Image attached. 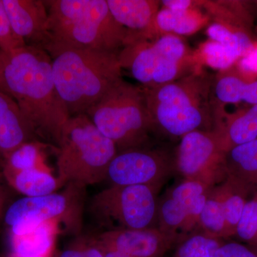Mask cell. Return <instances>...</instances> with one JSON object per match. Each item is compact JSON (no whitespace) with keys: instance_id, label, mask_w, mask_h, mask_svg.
I'll return each instance as SVG.
<instances>
[{"instance_id":"obj_1","label":"cell","mask_w":257,"mask_h":257,"mask_svg":"<svg viewBox=\"0 0 257 257\" xmlns=\"http://www.w3.org/2000/svg\"><path fill=\"white\" fill-rule=\"evenodd\" d=\"M0 92L17 103L40 141L57 148L71 116L56 89L46 51L27 45L0 50Z\"/></svg>"},{"instance_id":"obj_2","label":"cell","mask_w":257,"mask_h":257,"mask_svg":"<svg viewBox=\"0 0 257 257\" xmlns=\"http://www.w3.org/2000/svg\"><path fill=\"white\" fill-rule=\"evenodd\" d=\"M214 77L202 68L174 82L142 87L155 130L180 138L194 131H214Z\"/></svg>"},{"instance_id":"obj_3","label":"cell","mask_w":257,"mask_h":257,"mask_svg":"<svg viewBox=\"0 0 257 257\" xmlns=\"http://www.w3.org/2000/svg\"><path fill=\"white\" fill-rule=\"evenodd\" d=\"M119 52L73 48L47 51L56 89L69 116L86 114L122 79Z\"/></svg>"},{"instance_id":"obj_4","label":"cell","mask_w":257,"mask_h":257,"mask_svg":"<svg viewBox=\"0 0 257 257\" xmlns=\"http://www.w3.org/2000/svg\"><path fill=\"white\" fill-rule=\"evenodd\" d=\"M45 50L73 48L119 52L127 30L113 18L106 0H49Z\"/></svg>"},{"instance_id":"obj_5","label":"cell","mask_w":257,"mask_h":257,"mask_svg":"<svg viewBox=\"0 0 257 257\" xmlns=\"http://www.w3.org/2000/svg\"><path fill=\"white\" fill-rule=\"evenodd\" d=\"M57 150V178L62 187L83 188L105 181L109 164L118 153L114 143L86 114L69 118Z\"/></svg>"},{"instance_id":"obj_6","label":"cell","mask_w":257,"mask_h":257,"mask_svg":"<svg viewBox=\"0 0 257 257\" xmlns=\"http://www.w3.org/2000/svg\"><path fill=\"white\" fill-rule=\"evenodd\" d=\"M118 152L145 148L155 131L143 87L121 79L86 113Z\"/></svg>"},{"instance_id":"obj_7","label":"cell","mask_w":257,"mask_h":257,"mask_svg":"<svg viewBox=\"0 0 257 257\" xmlns=\"http://www.w3.org/2000/svg\"><path fill=\"white\" fill-rule=\"evenodd\" d=\"M118 57L121 69L128 71L143 87L174 82L204 68L195 50L175 35L130 42L120 50Z\"/></svg>"},{"instance_id":"obj_8","label":"cell","mask_w":257,"mask_h":257,"mask_svg":"<svg viewBox=\"0 0 257 257\" xmlns=\"http://www.w3.org/2000/svg\"><path fill=\"white\" fill-rule=\"evenodd\" d=\"M84 190L69 184L61 192L18 199L8 208L5 216L11 236L28 234L49 221L58 222L67 232L79 233L82 229Z\"/></svg>"},{"instance_id":"obj_9","label":"cell","mask_w":257,"mask_h":257,"mask_svg":"<svg viewBox=\"0 0 257 257\" xmlns=\"http://www.w3.org/2000/svg\"><path fill=\"white\" fill-rule=\"evenodd\" d=\"M160 192L146 185H111L94 196L90 209L108 230L157 227Z\"/></svg>"},{"instance_id":"obj_10","label":"cell","mask_w":257,"mask_h":257,"mask_svg":"<svg viewBox=\"0 0 257 257\" xmlns=\"http://www.w3.org/2000/svg\"><path fill=\"white\" fill-rule=\"evenodd\" d=\"M174 163L175 174L183 179L210 187L227 177L226 152L215 130L194 131L182 137L174 155Z\"/></svg>"},{"instance_id":"obj_11","label":"cell","mask_w":257,"mask_h":257,"mask_svg":"<svg viewBox=\"0 0 257 257\" xmlns=\"http://www.w3.org/2000/svg\"><path fill=\"white\" fill-rule=\"evenodd\" d=\"M211 188L186 179L171 187L159 199L157 228L180 240L199 232V218Z\"/></svg>"},{"instance_id":"obj_12","label":"cell","mask_w":257,"mask_h":257,"mask_svg":"<svg viewBox=\"0 0 257 257\" xmlns=\"http://www.w3.org/2000/svg\"><path fill=\"white\" fill-rule=\"evenodd\" d=\"M175 174L174 155L145 147L118 152L109 164L106 180L113 186L146 185L160 190Z\"/></svg>"},{"instance_id":"obj_13","label":"cell","mask_w":257,"mask_h":257,"mask_svg":"<svg viewBox=\"0 0 257 257\" xmlns=\"http://www.w3.org/2000/svg\"><path fill=\"white\" fill-rule=\"evenodd\" d=\"M247 187L227 175L222 182L211 187L199 218V232L218 239L236 234V226L247 202Z\"/></svg>"},{"instance_id":"obj_14","label":"cell","mask_w":257,"mask_h":257,"mask_svg":"<svg viewBox=\"0 0 257 257\" xmlns=\"http://www.w3.org/2000/svg\"><path fill=\"white\" fill-rule=\"evenodd\" d=\"M104 247L132 257H163L181 241L157 227L145 229H111L94 237Z\"/></svg>"},{"instance_id":"obj_15","label":"cell","mask_w":257,"mask_h":257,"mask_svg":"<svg viewBox=\"0 0 257 257\" xmlns=\"http://www.w3.org/2000/svg\"><path fill=\"white\" fill-rule=\"evenodd\" d=\"M12 29L27 46L45 49L49 14L45 1L3 0Z\"/></svg>"},{"instance_id":"obj_16","label":"cell","mask_w":257,"mask_h":257,"mask_svg":"<svg viewBox=\"0 0 257 257\" xmlns=\"http://www.w3.org/2000/svg\"><path fill=\"white\" fill-rule=\"evenodd\" d=\"M210 18L202 8L171 10L161 8L151 25L143 31L128 32L125 45L137 40H152L165 35H190L200 30Z\"/></svg>"},{"instance_id":"obj_17","label":"cell","mask_w":257,"mask_h":257,"mask_svg":"<svg viewBox=\"0 0 257 257\" xmlns=\"http://www.w3.org/2000/svg\"><path fill=\"white\" fill-rule=\"evenodd\" d=\"M215 131L225 152L233 147L257 139V104L236 112L216 108Z\"/></svg>"},{"instance_id":"obj_18","label":"cell","mask_w":257,"mask_h":257,"mask_svg":"<svg viewBox=\"0 0 257 257\" xmlns=\"http://www.w3.org/2000/svg\"><path fill=\"white\" fill-rule=\"evenodd\" d=\"M40 141L17 103L0 92V152L8 157L17 148Z\"/></svg>"},{"instance_id":"obj_19","label":"cell","mask_w":257,"mask_h":257,"mask_svg":"<svg viewBox=\"0 0 257 257\" xmlns=\"http://www.w3.org/2000/svg\"><path fill=\"white\" fill-rule=\"evenodd\" d=\"M213 102L224 107L226 104L246 102L257 104V81L247 82L243 79L234 66L219 71L214 77Z\"/></svg>"},{"instance_id":"obj_20","label":"cell","mask_w":257,"mask_h":257,"mask_svg":"<svg viewBox=\"0 0 257 257\" xmlns=\"http://www.w3.org/2000/svg\"><path fill=\"white\" fill-rule=\"evenodd\" d=\"M114 20L128 32L146 30L160 10L159 0H106Z\"/></svg>"},{"instance_id":"obj_21","label":"cell","mask_w":257,"mask_h":257,"mask_svg":"<svg viewBox=\"0 0 257 257\" xmlns=\"http://www.w3.org/2000/svg\"><path fill=\"white\" fill-rule=\"evenodd\" d=\"M62 232L56 221L42 223L22 236H11L13 254L10 257H52L57 236Z\"/></svg>"},{"instance_id":"obj_22","label":"cell","mask_w":257,"mask_h":257,"mask_svg":"<svg viewBox=\"0 0 257 257\" xmlns=\"http://www.w3.org/2000/svg\"><path fill=\"white\" fill-rule=\"evenodd\" d=\"M204 9L214 23L223 24L249 32L253 31V15L248 2L240 0L202 1Z\"/></svg>"},{"instance_id":"obj_23","label":"cell","mask_w":257,"mask_h":257,"mask_svg":"<svg viewBox=\"0 0 257 257\" xmlns=\"http://www.w3.org/2000/svg\"><path fill=\"white\" fill-rule=\"evenodd\" d=\"M6 175L13 187L25 197L48 195L57 192L62 187L50 168L34 169Z\"/></svg>"},{"instance_id":"obj_24","label":"cell","mask_w":257,"mask_h":257,"mask_svg":"<svg viewBox=\"0 0 257 257\" xmlns=\"http://www.w3.org/2000/svg\"><path fill=\"white\" fill-rule=\"evenodd\" d=\"M227 175L249 185L257 184V139L226 152Z\"/></svg>"},{"instance_id":"obj_25","label":"cell","mask_w":257,"mask_h":257,"mask_svg":"<svg viewBox=\"0 0 257 257\" xmlns=\"http://www.w3.org/2000/svg\"><path fill=\"white\" fill-rule=\"evenodd\" d=\"M46 146L50 145L41 141H32L17 148L6 157V174L34 169H50L44 152Z\"/></svg>"},{"instance_id":"obj_26","label":"cell","mask_w":257,"mask_h":257,"mask_svg":"<svg viewBox=\"0 0 257 257\" xmlns=\"http://www.w3.org/2000/svg\"><path fill=\"white\" fill-rule=\"evenodd\" d=\"M202 67L223 71L233 67L240 57L234 51L214 40H207L195 50Z\"/></svg>"},{"instance_id":"obj_27","label":"cell","mask_w":257,"mask_h":257,"mask_svg":"<svg viewBox=\"0 0 257 257\" xmlns=\"http://www.w3.org/2000/svg\"><path fill=\"white\" fill-rule=\"evenodd\" d=\"M221 243V239L195 232L181 240L171 257H214Z\"/></svg>"},{"instance_id":"obj_28","label":"cell","mask_w":257,"mask_h":257,"mask_svg":"<svg viewBox=\"0 0 257 257\" xmlns=\"http://www.w3.org/2000/svg\"><path fill=\"white\" fill-rule=\"evenodd\" d=\"M236 234L251 245L257 243V195L245 204Z\"/></svg>"},{"instance_id":"obj_29","label":"cell","mask_w":257,"mask_h":257,"mask_svg":"<svg viewBox=\"0 0 257 257\" xmlns=\"http://www.w3.org/2000/svg\"><path fill=\"white\" fill-rule=\"evenodd\" d=\"M26 46L12 29L3 0H0V50L5 52Z\"/></svg>"},{"instance_id":"obj_30","label":"cell","mask_w":257,"mask_h":257,"mask_svg":"<svg viewBox=\"0 0 257 257\" xmlns=\"http://www.w3.org/2000/svg\"><path fill=\"white\" fill-rule=\"evenodd\" d=\"M235 69L247 82L257 81V41L253 50L234 64Z\"/></svg>"},{"instance_id":"obj_31","label":"cell","mask_w":257,"mask_h":257,"mask_svg":"<svg viewBox=\"0 0 257 257\" xmlns=\"http://www.w3.org/2000/svg\"><path fill=\"white\" fill-rule=\"evenodd\" d=\"M214 257H257L251 248L236 242L221 243Z\"/></svg>"},{"instance_id":"obj_32","label":"cell","mask_w":257,"mask_h":257,"mask_svg":"<svg viewBox=\"0 0 257 257\" xmlns=\"http://www.w3.org/2000/svg\"><path fill=\"white\" fill-rule=\"evenodd\" d=\"M77 241L84 257H104L100 246L96 243L94 238H79Z\"/></svg>"},{"instance_id":"obj_33","label":"cell","mask_w":257,"mask_h":257,"mask_svg":"<svg viewBox=\"0 0 257 257\" xmlns=\"http://www.w3.org/2000/svg\"><path fill=\"white\" fill-rule=\"evenodd\" d=\"M202 1L194 0H164L161 1L162 8L171 10H186L192 8H201Z\"/></svg>"},{"instance_id":"obj_34","label":"cell","mask_w":257,"mask_h":257,"mask_svg":"<svg viewBox=\"0 0 257 257\" xmlns=\"http://www.w3.org/2000/svg\"><path fill=\"white\" fill-rule=\"evenodd\" d=\"M58 257H84L82 249L79 246L77 240L74 241L73 244L69 247L66 248L58 255Z\"/></svg>"},{"instance_id":"obj_35","label":"cell","mask_w":257,"mask_h":257,"mask_svg":"<svg viewBox=\"0 0 257 257\" xmlns=\"http://www.w3.org/2000/svg\"><path fill=\"white\" fill-rule=\"evenodd\" d=\"M98 245L100 246L101 251H102L103 252V254H104V257H132L128 256L127 254H126V253L117 251V250L111 249V248L104 247V246H100L99 243H98Z\"/></svg>"},{"instance_id":"obj_36","label":"cell","mask_w":257,"mask_h":257,"mask_svg":"<svg viewBox=\"0 0 257 257\" xmlns=\"http://www.w3.org/2000/svg\"><path fill=\"white\" fill-rule=\"evenodd\" d=\"M250 248H251V249H252L253 251L257 254V243H256V244L251 245V246Z\"/></svg>"},{"instance_id":"obj_37","label":"cell","mask_w":257,"mask_h":257,"mask_svg":"<svg viewBox=\"0 0 257 257\" xmlns=\"http://www.w3.org/2000/svg\"><path fill=\"white\" fill-rule=\"evenodd\" d=\"M253 3H255V4H256V5H257V1H254V2H253Z\"/></svg>"},{"instance_id":"obj_38","label":"cell","mask_w":257,"mask_h":257,"mask_svg":"<svg viewBox=\"0 0 257 257\" xmlns=\"http://www.w3.org/2000/svg\"><path fill=\"white\" fill-rule=\"evenodd\" d=\"M256 33H257V28H256Z\"/></svg>"}]
</instances>
